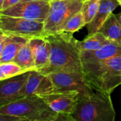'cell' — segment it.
<instances>
[{"label":"cell","instance_id":"cell-1","mask_svg":"<svg viewBox=\"0 0 121 121\" xmlns=\"http://www.w3.org/2000/svg\"><path fill=\"white\" fill-rule=\"evenodd\" d=\"M50 46L48 66L40 72L48 75L58 71L83 73L81 53L72 33L57 32L44 36Z\"/></svg>","mask_w":121,"mask_h":121},{"label":"cell","instance_id":"cell-2","mask_svg":"<svg viewBox=\"0 0 121 121\" xmlns=\"http://www.w3.org/2000/svg\"><path fill=\"white\" fill-rule=\"evenodd\" d=\"M83 73L96 91L111 94L121 85V55L105 61L82 63Z\"/></svg>","mask_w":121,"mask_h":121},{"label":"cell","instance_id":"cell-3","mask_svg":"<svg viewBox=\"0 0 121 121\" xmlns=\"http://www.w3.org/2000/svg\"><path fill=\"white\" fill-rule=\"evenodd\" d=\"M72 116L77 121H116L111 94L95 90L89 97L78 100Z\"/></svg>","mask_w":121,"mask_h":121},{"label":"cell","instance_id":"cell-4","mask_svg":"<svg viewBox=\"0 0 121 121\" xmlns=\"http://www.w3.org/2000/svg\"><path fill=\"white\" fill-rule=\"evenodd\" d=\"M0 114L30 121H50L57 113L50 108L41 97L28 96L1 106Z\"/></svg>","mask_w":121,"mask_h":121},{"label":"cell","instance_id":"cell-5","mask_svg":"<svg viewBox=\"0 0 121 121\" xmlns=\"http://www.w3.org/2000/svg\"><path fill=\"white\" fill-rule=\"evenodd\" d=\"M54 92H77L79 99L89 97L94 89L83 73L77 71H58L48 74Z\"/></svg>","mask_w":121,"mask_h":121},{"label":"cell","instance_id":"cell-6","mask_svg":"<svg viewBox=\"0 0 121 121\" xmlns=\"http://www.w3.org/2000/svg\"><path fill=\"white\" fill-rule=\"evenodd\" d=\"M82 3L73 0H51L50 11L44 22L45 35L62 31L71 16L80 11Z\"/></svg>","mask_w":121,"mask_h":121},{"label":"cell","instance_id":"cell-7","mask_svg":"<svg viewBox=\"0 0 121 121\" xmlns=\"http://www.w3.org/2000/svg\"><path fill=\"white\" fill-rule=\"evenodd\" d=\"M0 29L4 34L30 39L45 35L44 22L21 17L0 15Z\"/></svg>","mask_w":121,"mask_h":121},{"label":"cell","instance_id":"cell-8","mask_svg":"<svg viewBox=\"0 0 121 121\" xmlns=\"http://www.w3.org/2000/svg\"><path fill=\"white\" fill-rule=\"evenodd\" d=\"M50 9V1H21L0 11L1 14L45 22Z\"/></svg>","mask_w":121,"mask_h":121},{"label":"cell","instance_id":"cell-9","mask_svg":"<svg viewBox=\"0 0 121 121\" xmlns=\"http://www.w3.org/2000/svg\"><path fill=\"white\" fill-rule=\"evenodd\" d=\"M40 97L53 112L72 115L76 110L79 95L77 92H53Z\"/></svg>","mask_w":121,"mask_h":121},{"label":"cell","instance_id":"cell-10","mask_svg":"<svg viewBox=\"0 0 121 121\" xmlns=\"http://www.w3.org/2000/svg\"><path fill=\"white\" fill-rule=\"evenodd\" d=\"M54 92L52 83L48 76L34 69L30 71L28 78L21 91V96H41Z\"/></svg>","mask_w":121,"mask_h":121},{"label":"cell","instance_id":"cell-11","mask_svg":"<svg viewBox=\"0 0 121 121\" xmlns=\"http://www.w3.org/2000/svg\"><path fill=\"white\" fill-rule=\"evenodd\" d=\"M30 71L0 81V107L22 98L20 93Z\"/></svg>","mask_w":121,"mask_h":121},{"label":"cell","instance_id":"cell-12","mask_svg":"<svg viewBox=\"0 0 121 121\" xmlns=\"http://www.w3.org/2000/svg\"><path fill=\"white\" fill-rule=\"evenodd\" d=\"M28 44L33 52L35 69L40 71L45 68L49 63L50 46L44 37H35L28 40Z\"/></svg>","mask_w":121,"mask_h":121},{"label":"cell","instance_id":"cell-13","mask_svg":"<svg viewBox=\"0 0 121 121\" xmlns=\"http://www.w3.org/2000/svg\"><path fill=\"white\" fill-rule=\"evenodd\" d=\"M80 53L82 63H96L121 55V44L110 42L98 50Z\"/></svg>","mask_w":121,"mask_h":121},{"label":"cell","instance_id":"cell-14","mask_svg":"<svg viewBox=\"0 0 121 121\" xmlns=\"http://www.w3.org/2000/svg\"><path fill=\"white\" fill-rule=\"evenodd\" d=\"M118 6H120V4L118 0H101L96 15L93 19L86 24L88 30L87 36L98 32L106 19Z\"/></svg>","mask_w":121,"mask_h":121},{"label":"cell","instance_id":"cell-15","mask_svg":"<svg viewBox=\"0 0 121 121\" xmlns=\"http://www.w3.org/2000/svg\"><path fill=\"white\" fill-rule=\"evenodd\" d=\"M28 40L23 37L7 36L3 51L0 55V64L12 61L21 47L27 43Z\"/></svg>","mask_w":121,"mask_h":121},{"label":"cell","instance_id":"cell-16","mask_svg":"<svg viewBox=\"0 0 121 121\" xmlns=\"http://www.w3.org/2000/svg\"><path fill=\"white\" fill-rule=\"evenodd\" d=\"M99 32L111 42L121 44V24L113 13H111L106 19Z\"/></svg>","mask_w":121,"mask_h":121},{"label":"cell","instance_id":"cell-17","mask_svg":"<svg viewBox=\"0 0 121 121\" xmlns=\"http://www.w3.org/2000/svg\"><path fill=\"white\" fill-rule=\"evenodd\" d=\"M102 34L96 32L91 36H87L83 41H77V47L81 52L96 51L101 48L104 45L110 43Z\"/></svg>","mask_w":121,"mask_h":121},{"label":"cell","instance_id":"cell-18","mask_svg":"<svg viewBox=\"0 0 121 121\" xmlns=\"http://www.w3.org/2000/svg\"><path fill=\"white\" fill-rule=\"evenodd\" d=\"M12 61L18 65L24 72L35 69L34 58L28 41L21 47Z\"/></svg>","mask_w":121,"mask_h":121},{"label":"cell","instance_id":"cell-19","mask_svg":"<svg viewBox=\"0 0 121 121\" xmlns=\"http://www.w3.org/2000/svg\"><path fill=\"white\" fill-rule=\"evenodd\" d=\"M101 0H85L82 3L80 11H82L86 24H88L96 15Z\"/></svg>","mask_w":121,"mask_h":121},{"label":"cell","instance_id":"cell-20","mask_svg":"<svg viewBox=\"0 0 121 121\" xmlns=\"http://www.w3.org/2000/svg\"><path fill=\"white\" fill-rule=\"evenodd\" d=\"M86 24L84 16L81 11H79L76 14H74L71 18L67 21L65 24L62 31L69 32V33H74L82 28H83Z\"/></svg>","mask_w":121,"mask_h":121},{"label":"cell","instance_id":"cell-21","mask_svg":"<svg viewBox=\"0 0 121 121\" xmlns=\"http://www.w3.org/2000/svg\"><path fill=\"white\" fill-rule=\"evenodd\" d=\"M0 66L6 78H9L19 75L21 73H25L18 65H17L13 61L1 63L0 64Z\"/></svg>","mask_w":121,"mask_h":121},{"label":"cell","instance_id":"cell-22","mask_svg":"<svg viewBox=\"0 0 121 121\" xmlns=\"http://www.w3.org/2000/svg\"><path fill=\"white\" fill-rule=\"evenodd\" d=\"M50 121H77L70 114L57 113L54 118Z\"/></svg>","mask_w":121,"mask_h":121},{"label":"cell","instance_id":"cell-23","mask_svg":"<svg viewBox=\"0 0 121 121\" xmlns=\"http://www.w3.org/2000/svg\"><path fill=\"white\" fill-rule=\"evenodd\" d=\"M21 1V0H4L3 3V6H2V11L7 9Z\"/></svg>","mask_w":121,"mask_h":121},{"label":"cell","instance_id":"cell-24","mask_svg":"<svg viewBox=\"0 0 121 121\" xmlns=\"http://www.w3.org/2000/svg\"><path fill=\"white\" fill-rule=\"evenodd\" d=\"M21 120H22V118H20L18 117L0 114V121H20Z\"/></svg>","mask_w":121,"mask_h":121},{"label":"cell","instance_id":"cell-25","mask_svg":"<svg viewBox=\"0 0 121 121\" xmlns=\"http://www.w3.org/2000/svg\"><path fill=\"white\" fill-rule=\"evenodd\" d=\"M6 37H7V35H5V34L0 36V55H1V52L3 51Z\"/></svg>","mask_w":121,"mask_h":121},{"label":"cell","instance_id":"cell-26","mask_svg":"<svg viewBox=\"0 0 121 121\" xmlns=\"http://www.w3.org/2000/svg\"><path fill=\"white\" fill-rule=\"evenodd\" d=\"M6 78H5V76H4V73H3V72H2V70H1V66H0V81L1 80H4V79H5Z\"/></svg>","mask_w":121,"mask_h":121},{"label":"cell","instance_id":"cell-27","mask_svg":"<svg viewBox=\"0 0 121 121\" xmlns=\"http://www.w3.org/2000/svg\"><path fill=\"white\" fill-rule=\"evenodd\" d=\"M116 17H117V19H118V21L120 22V24H121V13H119L118 14H116Z\"/></svg>","mask_w":121,"mask_h":121},{"label":"cell","instance_id":"cell-28","mask_svg":"<svg viewBox=\"0 0 121 121\" xmlns=\"http://www.w3.org/2000/svg\"><path fill=\"white\" fill-rule=\"evenodd\" d=\"M50 1L51 0H21V1Z\"/></svg>","mask_w":121,"mask_h":121},{"label":"cell","instance_id":"cell-29","mask_svg":"<svg viewBox=\"0 0 121 121\" xmlns=\"http://www.w3.org/2000/svg\"><path fill=\"white\" fill-rule=\"evenodd\" d=\"M4 1V0H0V11H2V6H3Z\"/></svg>","mask_w":121,"mask_h":121},{"label":"cell","instance_id":"cell-30","mask_svg":"<svg viewBox=\"0 0 121 121\" xmlns=\"http://www.w3.org/2000/svg\"><path fill=\"white\" fill-rule=\"evenodd\" d=\"M0 15H1V13H0ZM2 35H4V33L2 32V31L1 30V29H0V36H2Z\"/></svg>","mask_w":121,"mask_h":121},{"label":"cell","instance_id":"cell-31","mask_svg":"<svg viewBox=\"0 0 121 121\" xmlns=\"http://www.w3.org/2000/svg\"><path fill=\"white\" fill-rule=\"evenodd\" d=\"M29 121V120H26V119H22L21 121Z\"/></svg>","mask_w":121,"mask_h":121},{"label":"cell","instance_id":"cell-32","mask_svg":"<svg viewBox=\"0 0 121 121\" xmlns=\"http://www.w3.org/2000/svg\"><path fill=\"white\" fill-rule=\"evenodd\" d=\"M73 1H82V2H83V1H84L85 0H73Z\"/></svg>","mask_w":121,"mask_h":121},{"label":"cell","instance_id":"cell-33","mask_svg":"<svg viewBox=\"0 0 121 121\" xmlns=\"http://www.w3.org/2000/svg\"><path fill=\"white\" fill-rule=\"evenodd\" d=\"M118 1L119 2V4H120V6H121V0H118Z\"/></svg>","mask_w":121,"mask_h":121}]
</instances>
